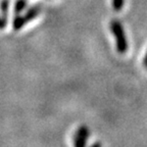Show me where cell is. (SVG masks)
Here are the masks:
<instances>
[{"label":"cell","mask_w":147,"mask_h":147,"mask_svg":"<svg viewBox=\"0 0 147 147\" xmlns=\"http://www.w3.org/2000/svg\"><path fill=\"white\" fill-rule=\"evenodd\" d=\"M144 64H145V67H147V52H146V54H145V57H144Z\"/></svg>","instance_id":"6"},{"label":"cell","mask_w":147,"mask_h":147,"mask_svg":"<svg viewBox=\"0 0 147 147\" xmlns=\"http://www.w3.org/2000/svg\"><path fill=\"white\" fill-rule=\"evenodd\" d=\"M89 130L86 126H81L74 136V145L77 147H84L87 142Z\"/></svg>","instance_id":"3"},{"label":"cell","mask_w":147,"mask_h":147,"mask_svg":"<svg viewBox=\"0 0 147 147\" xmlns=\"http://www.w3.org/2000/svg\"><path fill=\"white\" fill-rule=\"evenodd\" d=\"M39 12H40V7L37 5V6H34L31 9H29L28 12L24 16H18V18H16V20L13 22L14 29H16V30L21 29L25 24H27L28 22H30L31 20L36 18Z\"/></svg>","instance_id":"2"},{"label":"cell","mask_w":147,"mask_h":147,"mask_svg":"<svg viewBox=\"0 0 147 147\" xmlns=\"http://www.w3.org/2000/svg\"><path fill=\"white\" fill-rule=\"evenodd\" d=\"M95 146H101V144L100 143H95V144L92 145V147H95Z\"/></svg>","instance_id":"7"},{"label":"cell","mask_w":147,"mask_h":147,"mask_svg":"<svg viewBox=\"0 0 147 147\" xmlns=\"http://www.w3.org/2000/svg\"><path fill=\"white\" fill-rule=\"evenodd\" d=\"M110 30L115 37V44L117 50L119 53H125L128 49V42H127L126 35L123 26L117 21H113L110 23Z\"/></svg>","instance_id":"1"},{"label":"cell","mask_w":147,"mask_h":147,"mask_svg":"<svg viewBox=\"0 0 147 147\" xmlns=\"http://www.w3.org/2000/svg\"><path fill=\"white\" fill-rule=\"evenodd\" d=\"M124 6V0H113V7L115 10H121Z\"/></svg>","instance_id":"5"},{"label":"cell","mask_w":147,"mask_h":147,"mask_svg":"<svg viewBox=\"0 0 147 147\" xmlns=\"http://www.w3.org/2000/svg\"><path fill=\"white\" fill-rule=\"evenodd\" d=\"M26 5H27V1H26V0H18L16 3V13H20V12L26 7Z\"/></svg>","instance_id":"4"}]
</instances>
